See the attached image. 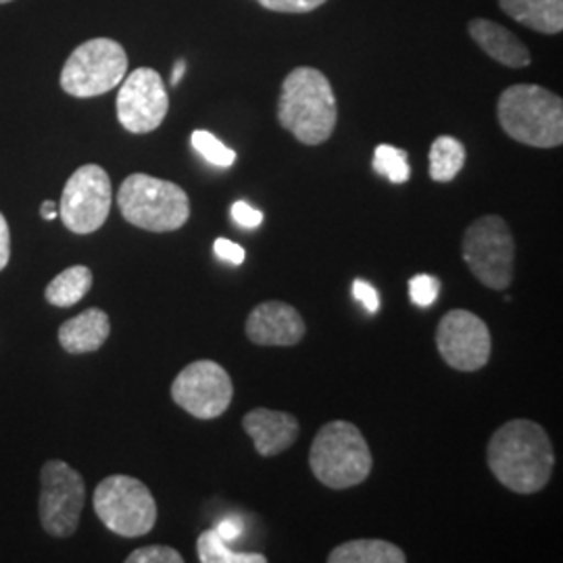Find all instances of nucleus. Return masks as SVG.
I'll return each mask as SVG.
<instances>
[{
	"label": "nucleus",
	"mask_w": 563,
	"mask_h": 563,
	"mask_svg": "<svg viewBox=\"0 0 563 563\" xmlns=\"http://www.w3.org/2000/svg\"><path fill=\"white\" fill-rule=\"evenodd\" d=\"M7 2H11V0H0V4H7Z\"/></svg>",
	"instance_id": "35"
},
{
	"label": "nucleus",
	"mask_w": 563,
	"mask_h": 563,
	"mask_svg": "<svg viewBox=\"0 0 563 563\" xmlns=\"http://www.w3.org/2000/svg\"><path fill=\"white\" fill-rule=\"evenodd\" d=\"M92 272L86 265H74L63 269L55 280L46 286L44 299L53 307H74L90 292Z\"/></svg>",
	"instance_id": "20"
},
{
	"label": "nucleus",
	"mask_w": 563,
	"mask_h": 563,
	"mask_svg": "<svg viewBox=\"0 0 563 563\" xmlns=\"http://www.w3.org/2000/svg\"><path fill=\"white\" fill-rule=\"evenodd\" d=\"M353 297L357 301L362 302L363 307L369 311V313H376L380 309V297H378V290L365 280L353 282Z\"/></svg>",
	"instance_id": "28"
},
{
	"label": "nucleus",
	"mask_w": 563,
	"mask_h": 563,
	"mask_svg": "<svg viewBox=\"0 0 563 563\" xmlns=\"http://www.w3.org/2000/svg\"><path fill=\"white\" fill-rule=\"evenodd\" d=\"M216 532L222 537L225 543L239 541V537L242 534V522L241 520H222L216 526Z\"/></svg>",
	"instance_id": "32"
},
{
	"label": "nucleus",
	"mask_w": 563,
	"mask_h": 563,
	"mask_svg": "<svg viewBox=\"0 0 563 563\" xmlns=\"http://www.w3.org/2000/svg\"><path fill=\"white\" fill-rule=\"evenodd\" d=\"M372 165H374L376 174H380L393 184H405L411 176L409 162H407V151L390 146V144H378L376 146Z\"/></svg>",
	"instance_id": "23"
},
{
	"label": "nucleus",
	"mask_w": 563,
	"mask_h": 563,
	"mask_svg": "<svg viewBox=\"0 0 563 563\" xmlns=\"http://www.w3.org/2000/svg\"><path fill=\"white\" fill-rule=\"evenodd\" d=\"M486 463L505 488L532 495L543 490L551 481L555 453L543 426L530 420H511L490 437Z\"/></svg>",
	"instance_id": "1"
},
{
	"label": "nucleus",
	"mask_w": 563,
	"mask_h": 563,
	"mask_svg": "<svg viewBox=\"0 0 563 563\" xmlns=\"http://www.w3.org/2000/svg\"><path fill=\"white\" fill-rule=\"evenodd\" d=\"M216 255L223 262L232 263V265H241L244 262V249L236 242L228 241V239H218L213 244Z\"/></svg>",
	"instance_id": "30"
},
{
	"label": "nucleus",
	"mask_w": 563,
	"mask_h": 563,
	"mask_svg": "<svg viewBox=\"0 0 563 563\" xmlns=\"http://www.w3.org/2000/svg\"><path fill=\"white\" fill-rule=\"evenodd\" d=\"M278 121L307 146H318L334 134L339 104L332 84L316 67H297L282 81Z\"/></svg>",
	"instance_id": "2"
},
{
	"label": "nucleus",
	"mask_w": 563,
	"mask_h": 563,
	"mask_svg": "<svg viewBox=\"0 0 563 563\" xmlns=\"http://www.w3.org/2000/svg\"><path fill=\"white\" fill-rule=\"evenodd\" d=\"M465 146L453 136H439L430 146V178L434 181H453L465 165Z\"/></svg>",
	"instance_id": "21"
},
{
	"label": "nucleus",
	"mask_w": 563,
	"mask_h": 563,
	"mask_svg": "<svg viewBox=\"0 0 563 563\" xmlns=\"http://www.w3.org/2000/svg\"><path fill=\"white\" fill-rule=\"evenodd\" d=\"M118 120L130 134L155 132L169 111V95L159 71L139 67L121 80Z\"/></svg>",
	"instance_id": "12"
},
{
	"label": "nucleus",
	"mask_w": 563,
	"mask_h": 563,
	"mask_svg": "<svg viewBox=\"0 0 563 563\" xmlns=\"http://www.w3.org/2000/svg\"><path fill=\"white\" fill-rule=\"evenodd\" d=\"M197 553L202 563H265L267 558L262 553H241L232 551L216 528L201 532L197 541Z\"/></svg>",
	"instance_id": "22"
},
{
	"label": "nucleus",
	"mask_w": 563,
	"mask_h": 563,
	"mask_svg": "<svg viewBox=\"0 0 563 563\" xmlns=\"http://www.w3.org/2000/svg\"><path fill=\"white\" fill-rule=\"evenodd\" d=\"M128 71V55L120 42L92 38L80 44L60 69V88L69 97L92 99L120 86Z\"/></svg>",
	"instance_id": "8"
},
{
	"label": "nucleus",
	"mask_w": 563,
	"mask_h": 563,
	"mask_svg": "<svg viewBox=\"0 0 563 563\" xmlns=\"http://www.w3.org/2000/svg\"><path fill=\"white\" fill-rule=\"evenodd\" d=\"M232 218L242 228H257L263 222L262 211L244 201H236L232 205Z\"/></svg>",
	"instance_id": "29"
},
{
	"label": "nucleus",
	"mask_w": 563,
	"mask_h": 563,
	"mask_svg": "<svg viewBox=\"0 0 563 563\" xmlns=\"http://www.w3.org/2000/svg\"><path fill=\"white\" fill-rule=\"evenodd\" d=\"M497 118L505 134L534 148H555L563 142V101L537 84L509 86L499 97Z\"/></svg>",
	"instance_id": "3"
},
{
	"label": "nucleus",
	"mask_w": 563,
	"mask_h": 563,
	"mask_svg": "<svg viewBox=\"0 0 563 563\" xmlns=\"http://www.w3.org/2000/svg\"><path fill=\"white\" fill-rule=\"evenodd\" d=\"M184 74H186V60L180 59L176 65H174V71H172V86H178Z\"/></svg>",
	"instance_id": "34"
},
{
	"label": "nucleus",
	"mask_w": 563,
	"mask_h": 563,
	"mask_svg": "<svg viewBox=\"0 0 563 563\" xmlns=\"http://www.w3.org/2000/svg\"><path fill=\"white\" fill-rule=\"evenodd\" d=\"M330 563H405L407 555L397 544L380 539L349 541L332 549L328 555Z\"/></svg>",
	"instance_id": "19"
},
{
	"label": "nucleus",
	"mask_w": 563,
	"mask_h": 563,
	"mask_svg": "<svg viewBox=\"0 0 563 563\" xmlns=\"http://www.w3.org/2000/svg\"><path fill=\"white\" fill-rule=\"evenodd\" d=\"M437 349L449 367L457 372H478L490 360V330L476 313L453 309L439 322Z\"/></svg>",
	"instance_id": "13"
},
{
	"label": "nucleus",
	"mask_w": 563,
	"mask_h": 563,
	"mask_svg": "<svg viewBox=\"0 0 563 563\" xmlns=\"http://www.w3.org/2000/svg\"><path fill=\"white\" fill-rule=\"evenodd\" d=\"M242 428L251 437L262 457H276L297 443L301 434L299 420L292 413L257 407L242 418Z\"/></svg>",
	"instance_id": "15"
},
{
	"label": "nucleus",
	"mask_w": 563,
	"mask_h": 563,
	"mask_svg": "<svg viewBox=\"0 0 563 563\" xmlns=\"http://www.w3.org/2000/svg\"><path fill=\"white\" fill-rule=\"evenodd\" d=\"M184 558L180 551L172 549V547H163V544H151V547H142L132 551L125 563H181Z\"/></svg>",
	"instance_id": "26"
},
{
	"label": "nucleus",
	"mask_w": 563,
	"mask_h": 563,
	"mask_svg": "<svg viewBox=\"0 0 563 563\" xmlns=\"http://www.w3.org/2000/svg\"><path fill=\"white\" fill-rule=\"evenodd\" d=\"M246 339L262 346H292L305 339L307 325L301 313L282 301L257 305L246 320Z\"/></svg>",
	"instance_id": "14"
},
{
	"label": "nucleus",
	"mask_w": 563,
	"mask_h": 563,
	"mask_svg": "<svg viewBox=\"0 0 563 563\" xmlns=\"http://www.w3.org/2000/svg\"><path fill=\"white\" fill-rule=\"evenodd\" d=\"M113 202L111 178L101 165L88 163L78 167L65 181L59 202L63 225L74 234H92L101 230Z\"/></svg>",
	"instance_id": "10"
},
{
	"label": "nucleus",
	"mask_w": 563,
	"mask_h": 563,
	"mask_svg": "<svg viewBox=\"0 0 563 563\" xmlns=\"http://www.w3.org/2000/svg\"><path fill=\"white\" fill-rule=\"evenodd\" d=\"M172 399L197 420H216L234 399V384L220 363H190L172 384Z\"/></svg>",
	"instance_id": "11"
},
{
	"label": "nucleus",
	"mask_w": 563,
	"mask_h": 563,
	"mask_svg": "<svg viewBox=\"0 0 563 563\" xmlns=\"http://www.w3.org/2000/svg\"><path fill=\"white\" fill-rule=\"evenodd\" d=\"M95 511L121 539L144 537L157 522V504L151 488L125 474H115L99 483L95 490Z\"/></svg>",
	"instance_id": "6"
},
{
	"label": "nucleus",
	"mask_w": 563,
	"mask_h": 563,
	"mask_svg": "<svg viewBox=\"0 0 563 563\" xmlns=\"http://www.w3.org/2000/svg\"><path fill=\"white\" fill-rule=\"evenodd\" d=\"M439 292H441V282L430 274H418L409 280V297L420 307H430L439 299Z\"/></svg>",
	"instance_id": "25"
},
{
	"label": "nucleus",
	"mask_w": 563,
	"mask_h": 563,
	"mask_svg": "<svg viewBox=\"0 0 563 563\" xmlns=\"http://www.w3.org/2000/svg\"><path fill=\"white\" fill-rule=\"evenodd\" d=\"M123 220L146 232H176L190 218V201L178 184L132 174L118 192Z\"/></svg>",
	"instance_id": "5"
},
{
	"label": "nucleus",
	"mask_w": 563,
	"mask_h": 563,
	"mask_svg": "<svg viewBox=\"0 0 563 563\" xmlns=\"http://www.w3.org/2000/svg\"><path fill=\"white\" fill-rule=\"evenodd\" d=\"M190 142H192V148L201 155L202 159L216 167H232L236 162V153L207 130H195Z\"/></svg>",
	"instance_id": "24"
},
{
	"label": "nucleus",
	"mask_w": 563,
	"mask_h": 563,
	"mask_svg": "<svg viewBox=\"0 0 563 563\" xmlns=\"http://www.w3.org/2000/svg\"><path fill=\"white\" fill-rule=\"evenodd\" d=\"M11 262V230L4 216L0 213V272Z\"/></svg>",
	"instance_id": "31"
},
{
	"label": "nucleus",
	"mask_w": 563,
	"mask_h": 563,
	"mask_svg": "<svg viewBox=\"0 0 563 563\" xmlns=\"http://www.w3.org/2000/svg\"><path fill=\"white\" fill-rule=\"evenodd\" d=\"M462 257L486 288L505 290L514 280L516 241L504 218L483 216L470 223L463 234Z\"/></svg>",
	"instance_id": "7"
},
{
	"label": "nucleus",
	"mask_w": 563,
	"mask_h": 563,
	"mask_svg": "<svg viewBox=\"0 0 563 563\" xmlns=\"http://www.w3.org/2000/svg\"><path fill=\"white\" fill-rule=\"evenodd\" d=\"M257 2L267 11L292 13V15L316 11V9H320L322 4H325V0H257Z\"/></svg>",
	"instance_id": "27"
},
{
	"label": "nucleus",
	"mask_w": 563,
	"mask_h": 563,
	"mask_svg": "<svg viewBox=\"0 0 563 563\" xmlns=\"http://www.w3.org/2000/svg\"><path fill=\"white\" fill-rule=\"evenodd\" d=\"M41 216L46 222H53L55 218H59V207L53 201H44L41 207Z\"/></svg>",
	"instance_id": "33"
},
{
	"label": "nucleus",
	"mask_w": 563,
	"mask_h": 563,
	"mask_svg": "<svg viewBox=\"0 0 563 563\" xmlns=\"http://www.w3.org/2000/svg\"><path fill=\"white\" fill-rule=\"evenodd\" d=\"M313 476L328 488L344 490L365 483L372 472V451L355 423L336 420L322 426L309 449Z\"/></svg>",
	"instance_id": "4"
},
{
	"label": "nucleus",
	"mask_w": 563,
	"mask_h": 563,
	"mask_svg": "<svg viewBox=\"0 0 563 563\" xmlns=\"http://www.w3.org/2000/svg\"><path fill=\"white\" fill-rule=\"evenodd\" d=\"M111 334V320L99 309L90 307L80 316L63 322L59 328V342L69 355H86L99 351Z\"/></svg>",
	"instance_id": "17"
},
{
	"label": "nucleus",
	"mask_w": 563,
	"mask_h": 563,
	"mask_svg": "<svg viewBox=\"0 0 563 563\" xmlns=\"http://www.w3.org/2000/svg\"><path fill=\"white\" fill-rule=\"evenodd\" d=\"M467 32L490 59L511 69H522L530 65V51L516 34H511L501 23L490 20L470 21Z\"/></svg>",
	"instance_id": "16"
},
{
	"label": "nucleus",
	"mask_w": 563,
	"mask_h": 563,
	"mask_svg": "<svg viewBox=\"0 0 563 563\" xmlns=\"http://www.w3.org/2000/svg\"><path fill=\"white\" fill-rule=\"evenodd\" d=\"M84 501L86 484L78 470L60 460L42 465L38 514L46 534L53 539L71 537L80 526Z\"/></svg>",
	"instance_id": "9"
},
{
	"label": "nucleus",
	"mask_w": 563,
	"mask_h": 563,
	"mask_svg": "<svg viewBox=\"0 0 563 563\" xmlns=\"http://www.w3.org/2000/svg\"><path fill=\"white\" fill-rule=\"evenodd\" d=\"M499 7L511 20L544 36L563 30V0H499Z\"/></svg>",
	"instance_id": "18"
}]
</instances>
